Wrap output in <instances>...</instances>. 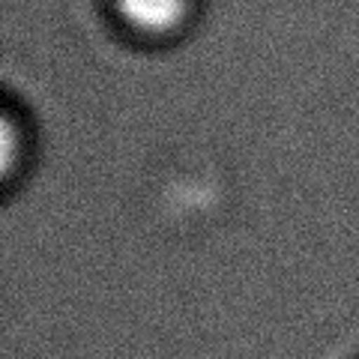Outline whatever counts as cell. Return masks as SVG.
Listing matches in <instances>:
<instances>
[{
  "label": "cell",
  "instance_id": "1",
  "mask_svg": "<svg viewBox=\"0 0 359 359\" xmlns=\"http://www.w3.org/2000/svg\"><path fill=\"white\" fill-rule=\"evenodd\" d=\"M120 18L144 36H168L186 21L192 0H114Z\"/></svg>",
  "mask_w": 359,
  "mask_h": 359
}]
</instances>
